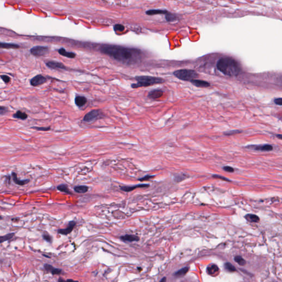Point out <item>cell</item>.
Here are the masks:
<instances>
[{
	"mask_svg": "<svg viewBox=\"0 0 282 282\" xmlns=\"http://www.w3.org/2000/svg\"><path fill=\"white\" fill-rule=\"evenodd\" d=\"M7 112H8V109L6 108H5V107L2 106L0 107V114H1V115H4L6 113H7Z\"/></svg>",
	"mask_w": 282,
	"mask_h": 282,
	"instance_id": "obj_37",
	"label": "cell"
},
{
	"mask_svg": "<svg viewBox=\"0 0 282 282\" xmlns=\"http://www.w3.org/2000/svg\"><path fill=\"white\" fill-rule=\"evenodd\" d=\"M43 239L45 240V241H46L47 242H52V237L50 235H49V234H44L43 235Z\"/></svg>",
	"mask_w": 282,
	"mask_h": 282,
	"instance_id": "obj_34",
	"label": "cell"
},
{
	"mask_svg": "<svg viewBox=\"0 0 282 282\" xmlns=\"http://www.w3.org/2000/svg\"><path fill=\"white\" fill-rule=\"evenodd\" d=\"M189 267H184V268L181 269L180 270H179V271H177L175 273V275L179 277V276H182L185 275L187 273V272L189 271Z\"/></svg>",
	"mask_w": 282,
	"mask_h": 282,
	"instance_id": "obj_28",
	"label": "cell"
},
{
	"mask_svg": "<svg viewBox=\"0 0 282 282\" xmlns=\"http://www.w3.org/2000/svg\"><path fill=\"white\" fill-rule=\"evenodd\" d=\"M58 53L62 56H65V57H67L68 58H73L76 57V54L75 53L72 52H68L66 51L64 48H61L58 50Z\"/></svg>",
	"mask_w": 282,
	"mask_h": 282,
	"instance_id": "obj_19",
	"label": "cell"
},
{
	"mask_svg": "<svg viewBox=\"0 0 282 282\" xmlns=\"http://www.w3.org/2000/svg\"><path fill=\"white\" fill-rule=\"evenodd\" d=\"M100 51L118 62L126 65L137 63L141 58V50L115 45H103Z\"/></svg>",
	"mask_w": 282,
	"mask_h": 282,
	"instance_id": "obj_1",
	"label": "cell"
},
{
	"mask_svg": "<svg viewBox=\"0 0 282 282\" xmlns=\"http://www.w3.org/2000/svg\"><path fill=\"white\" fill-rule=\"evenodd\" d=\"M169 13V12L166 10H149L145 12V14L148 16L158 15V14H165V16Z\"/></svg>",
	"mask_w": 282,
	"mask_h": 282,
	"instance_id": "obj_13",
	"label": "cell"
},
{
	"mask_svg": "<svg viewBox=\"0 0 282 282\" xmlns=\"http://www.w3.org/2000/svg\"><path fill=\"white\" fill-rule=\"evenodd\" d=\"M163 95V91L160 89H155L150 91L148 94V97L150 99H156L162 97Z\"/></svg>",
	"mask_w": 282,
	"mask_h": 282,
	"instance_id": "obj_12",
	"label": "cell"
},
{
	"mask_svg": "<svg viewBox=\"0 0 282 282\" xmlns=\"http://www.w3.org/2000/svg\"><path fill=\"white\" fill-rule=\"evenodd\" d=\"M121 239L124 241L133 242L138 241L139 237L134 235H128V234H127V235L121 236Z\"/></svg>",
	"mask_w": 282,
	"mask_h": 282,
	"instance_id": "obj_20",
	"label": "cell"
},
{
	"mask_svg": "<svg viewBox=\"0 0 282 282\" xmlns=\"http://www.w3.org/2000/svg\"><path fill=\"white\" fill-rule=\"evenodd\" d=\"M89 190V187L85 185H80V186H76L74 187V190L78 194H84L86 193Z\"/></svg>",
	"mask_w": 282,
	"mask_h": 282,
	"instance_id": "obj_23",
	"label": "cell"
},
{
	"mask_svg": "<svg viewBox=\"0 0 282 282\" xmlns=\"http://www.w3.org/2000/svg\"><path fill=\"white\" fill-rule=\"evenodd\" d=\"M213 177L214 178H215V179H221V180H222L226 181H230V180L228 179V178L225 177H224V176H222L218 175H213Z\"/></svg>",
	"mask_w": 282,
	"mask_h": 282,
	"instance_id": "obj_36",
	"label": "cell"
},
{
	"mask_svg": "<svg viewBox=\"0 0 282 282\" xmlns=\"http://www.w3.org/2000/svg\"><path fill=\"white\" fill-rule=\"evenodd\" d=\"M166 281H167V278H166V277H164L160 281V282H166Z\"/></svg>",
	"mask_w": 282,
	"mask_h": 282,
	"instance_id": "obj_43",
	"label": "cell"
},
{
	"mask_svg": "<svg viewBox=\"0 0 282 282\" xmlns=\"http://www.w3.org/2000/svg\"><path fill=\"white\" fill-rule=\"evenodd\" d=\"M218 70L224 75L228 76H235L240 72L238 63L231 57H222L216 63Z\"/></svg>",
	"mask_w": 282,
	"mask_h": 282,
	"instance_id": "obj_2",
	"label": "cell"
},
{
	"mask_svg": "<svg viewBox=\"0 0 282 282\" xmlns=\"http://www.w3.org/2000/svg\"><path fill=\"white\" fill-rule=\"evenodd\" d=\"M274 103L277 105H282V98H277L275 99Z\"/></svg>",
	"mask_w": 282,
	"mask_h": 282,
	"instance_id": "obj_40",
	"label": "cell"
},
{
	"mask_svg": "<svg viewBox=\"0 0 282 282\" xmlns=\"http://www.w3.org/2000/svg\"><path fill=\"white\" fill-rule=\"evenodd\" d=\"M149 186V185H148V184H138V185L130 186H122L121 187V190H122V191L125 192H130L137 188H144L148 187Z\"/></svg>",
	"mask_w": 282,
	"mask_h": 282,
	"instance_id": "obj_10",
	"label": "cell"
},
{
	"mask_svg": "<svg viewBox=\"0 0 282 282\" xmlns=\"http://www.w3.org/2000/svg\"><path fill=\"white\" fill-rule=\"evenodd\" d=\"M234 260L236 262L239 264L240 266H244L246 264L245 260L242 257L239 256H236L234 258Z\"/></svg>",
	"mask_w": 282,
	"mask_h": 282,
	"instance_id": "obj_29",
	"label": "cell"
},
{
	"mask_svg": "<svg viewBox=\"0 0 282 282\" xmlns=\"http://www.w3.org/2000/svg\"><path fill=\"white\" fill-rule=\"evenodd\" d=\"M224 267H225V268L227 270V271H229V272H235V271H236L235 267H234L232 265V264L229 263V262L225 263V265H224Z\"/></svg>",
	"mask_w": 282,
	"mask_h": 282,
	"instance_id": "obj_30",
	"label": "cell"
},
{
	"mask_svg": "<svg viewBox=\"0 0 282 282\" xmlns=\"http://www.w3.org/2000/svg\"><path fill=\"white\" fill-rule=\"evenodd\" d=\"M13 117L18 119L24 120L28 118V115L26 113L20 111H17L15 114L13 115Z\"/></svg>",
	"mask_w": 282,
	"mask_h": 282,
	"instance_id": "obj_24",
	"label": "cell"
},
{
	"mask_svg": "<svg viewBox=\"0 0 282 282\" xmlns=\"http://www.w3.org/2000/svg\"><path fill=\"white\" fill-rule=\"evenodd\" d=\"M1 78L3 80V81L6 83H8L10 82V77L7 75H1Z\"/></svg>",
	"mask_w": 282,
	"mask_h": 282,
	"instance_id": "obj_35",
	"label": "cell"
},
{
	"mask_svg": "<svg viewBox=\"0 0 282 282\" xmlns=\"http://www.w3.org/2000/svg\"><path fill=\"white\" fill-rule=\"evenodd\" d=\"M44 268H45L46 271L51 272L52 274H58L61 273V272H62L61 269L56 268L51 265H49V264H45L44 265Z\"/></svg>",
	"mask_w": 282,
	"mask_h": 282,
	"instance_id": "obj_18",
	"label": "cell"
},
{
	"mask_svg": "<svg viewBox=\"0 0 282 282\" xmlns=\"http://www.w3.org/2000/svg\"><path fill=\"white\" fill-rule=\"evenodd\" d=\"M207 271L209 275H215L218 273L219 268L216 265L212 264V265H210L207 267Z\"/></svg>",
	"mask_w": 282,
	"mask_h": 282,
	"instance_id": "obj_17",
	"label": "cell"
},
{
	"mask_svg": "<svg viewBox=\"0 0 282 282\" xmlns=\"http://www.w3.org/2000/svg\"><path fill=\"white\" fill-rule=\"evenodd\" d=\"M190 82L194 85L199 88H207L210 87V85L209 83L207 81H202V80L194 79L191 81Z\"/></svg>",
	"mask_w": 282,
	"mask_h": 282,
	"instance_id": "obj_11",
	"label": "cell"
},
{
	"mask_svg": "<svg viewBox=\"0 0 282 282\" xmlns=\"http://www.w3.org/2000/svg\"><path fill=\"white\" fill-rule=\"evenodd\" d=\"M47 79L45 77L41 75H38L34 77L33 78H32L30 80V84L34 87H37V86L43 84L46 82Z\"/></svg>",
	"mask_w": 282,
	"mask_h": 282,
	"instance_id": "obj_7",
	"label": "cell"
},
{
	"mask_svg": "<svg viewBox=\"0 0 282 282\" xmlns=\"http://www.w3.org/2000/svg\"><path fill=\"white\" fill-rule=\"evenodd\" d=\"M49 51V47L45 46H35L30 49V52L33 55L41 56L45 55Z\"/></svg>",
	"mask_w": 282,
	"mask_h": 282,
	"instance_id": "obj_5",
	"label": "cell"
},
{
	"mask_svg": "<svg viewBox=\"0 0 282 282\" xmlns=\"http://www.w3.org/2000/svg\"><path fill=\"white\" fill-rule=\"evenodd\" d=\"M76 224V223L75 222L71 221L69 222V224H68V227L66 228H65V229H58L57 232L58 234H60L61 235H68V234H69L70 233L72 232Z\"/></svg>",
	"mask_w": 282,
	"mask_h": 282,
	"instance_id": "obj_8",
	"label": "cell"
},
{
	"mask_svg": "<svg viewBox=\"0 0 282 282\" xmlns=\"http://www.w3.org/2000/svg\"><path fill=\"white\" fill-rule=\"evenodd\" d=\"M276 137H277L278 138L280 139H282V135L281 134H278V135H276Z\"/></svg>",
	"mask_w": 282,
	"mask_h": 282,
	"instance_id": "obj_42",
	"label": "cell"
},
{
	"mask_svg": "<svg viewBox=\"0 0 282 282\" xmlns=\"http://www.w3.org/2000/svg\"><path fill=\"white\" fill-rule=\"evenodd\" d=\"M241 133V131H240L239 130H232V131H230L225 132L224 135L226 136H231L233 135L238 134V133Z\"/></svg>",
	"mask_w": 282,
	"mask_h": 282,
	"instance_id": "obj_33",
	"label": "cell"
},
{
	"mask_svg": "<svg viewBox=\"0 0 282 282\" xmlns=\"http://www.w3.org/2000/svg\"><path fill=\"white\" fill-rule=\"evenodd\" d=\"M100 115V112L97 110H93L86 114L83 117V121L85 122L90 123L96 120Z\"/></svg>",
	"mask_w": 282,
	"mask_h": 282,
	"instance_id": "obj_6",
	"label": "cell"
},
{
	"mask_svg": "<svg viewBox=\"0 0 282 282\" xmlns=\"http://www.w3.org/2000/svg\"><path fill=\"white\" fill-rule=\"evenodd\" d=\"M135 78L137 82L131 85V87L133 88L146 87L156 84H161L165 82L162 78L148 76H137Z\"/></svg>",
	"mask_w": 282,
	"mask_h": 282,
	"instance_id": "obj_3",
	"label": "cell"
},
{
	"mask_svg": "<svg viewBox=\"0 0 282 282\" xmlns=\"http://www.w3.org/2000/svg\"><path fill=\"white\" fill-rule=\"evenodd\" d=\"M87 99L84 96H77L75 98L76 105L81 108L83 106L87 103Z\"/></svg>",
	"mask_w": 282,
	"mask_h": 282,
	"instance_id": "obj_16",
	"label": "cell"
},
{
	"mask_svg": "<svg viewBox=\"0 0 282 282\" xmlns=\"http://www.w3.org/2000/svg\"><path fill=\"white\" fill-rule=\"evenodd\" d=\"M251 148L260 151H271L273 150V147L270 144H264L259 145H251Z\"/></svg>",
	"mask_w": 282,
	"mask_h": 282,
	"instance_id": "obj_14",
	"label": "cell"
},
{
	"mask_svg": "<svg viewBox=\"0 0 282 282\" xmlns=\"http://www.w3.org/2000/svg\"><path fill=\"white\" fill-rule=\"evenodd\" d=\"M12 179L14 182L16 184H17V185L19 186L24 185L25 184H27L29 181H30V180H19L17 177V174L16 173H14V172H12Z\"/></svg>",
	"mask_w": 282,
	"mask_h": 282,
	"instance_id": "obj_15",
	"label": "cell"
},
{
	"mask_svg": "<svg viewBox=\"0 0 282 282\" xmlns=\"http://www.w3.org/2000/svg\"><path fill=\"white\" fill-rule=\"evenodd\" d=\"M57 189L60 191L66 193L67 194H69V195L72 194V193L70 191L69 187H68V186L66 185V184H61V185H58L57 187Z\"/></svg>",
	"mask_w": 282,
	"mask_h": 282,
	"instance_id": "obj_25",
	"label": "cell"
},
{
	"mask_svg": "<svg viewBox=\"0 0 282 282\" xmlns=\"http://www.w3.org/2000/svg\"><path fill=\"white\" fill-rule=\"evenodd\" d=\"M223 169L225 171L229 172V173H233L234 171V169L232 167H229V166H225V167H223Z\"/></svg>",
	"mask_w": 282,
	"mask_h": 282,
	"instance_id": "obj_38",
	"label": "cell"
},
{
	"mask_svg": "<svg viewBox=\"0 0 282 282\" xmlns=\"http://www.w3.org/2000/svg\"><path fill=\"white\" fill-rule=\"evenodd\" d=\"M173 75L176 78L182 81H190L199 77V75L194 70L189 69H181L174 71Z\"/></svg>",
	"mask_w": 282,
	"mask_h": 282,
	"instance_id": "obj_4",
	"label": "cell"
},
{
	"mask_svg": "<svg viewBox=\"0 0 282 282\" xmlns=\"http://www.w3.org/2000/svg\"><path fill=\"white\" fill-rule=\"evenodd\" d=\"M32 129L36 130L37 131H48L50 130L51 128H50V127H32Z\"/></svg>",
	"mask_w": 282,
	"mask_h": 282,
	"instance_id": "obj_32",
	"label": "cell"
},
{
	"mask_svg": "<svg viewBox=\"0 0 282 282\" xmlns=\"http://www.w3.org/2000/svg\"><path fill=\"white\" fill-rule=\"evenodd\" d=\"M43 256H45V257H47V258H49V257H49V256H47L46 255H43Z\"/></svg>",
	"mask_w": 282,
	"mask_h": 282,
	"instance_id": "obj_44",
	"label": "cell"
},
{
	"mask_svg": "<svg viewBox=\"0 0 282 282\" xmlns=\"http://www.w3.org/2000/svg\"><path fill=\"white\" fill-rule=\"evenodd\" d=\"M245 217L248 222L251 223H259L260 221L259 216L253 214H248Z\"/></svg>",
	"mask_w": 282,
	"mask_h": 282,
	"instance_id": "obj_22",
	"label": "cell"
},
{
	"mask_svg": "<svg viewBox=\"0 0 282 282\" xmlns=\"http://www.w3.org/2000/svg\"><path fill=\"white\" fill-rule=\"evenodd\" d=\"M114 29L115 32H123L124 30V26L120 24H117L114 26Z\"/></svg>",
	"mask_w": 282,
	"mask_h": 282,
	"instance_id": "obj_31",
	"label": "cell"
},
{
	"mask_svg": "<svg viewBox=\"0 0 282 282\" xmlns=\"http://www.w3.org/2000/svg\"><path fill=\"white\" fill-rule=\"evenodd\" d=\"M153 177H154V176L153 175H147L144 176V177L141 178L140 179H139V181H145V180H149L150 179H152Z\"/></svg>",
	"mask_w": 282,
	"mask_h": 282,
	"instance_id": "obj_39",
	"label": "cell"
},
{
	"mask_svg": "<svg viewBox=\"0 0 282 282\" xmlns=\"http://www.w3.org/2000/svg\"><path fill=\"white\" fill-rule=\"evenodd\" d=\"M165 19L168 22H174L178 19V17L175 15L171 13H168L165 16Z\"/></svg>",
	"mask_w": 282,
	"mask_h": 282,
	"instance_id": "obj_26",
	"label": "cell"
},
{
	"mask_svg": "<svg viewBox=\"0 0 282 282\" xmlns=\"http://www.w3.org/2000/svg\"><path fill=\"white\" fill-rule=\"evenodd\" d=\"M14 235V233H12L7 234H6V235H5L4 236H1V237H0V242L2 243V242H4V241H7V240L11 239L13 237Z\"/></svg>",
	"mask_w": 282,
	"mask_h": 282,
	"instance_id": "obj_27",
	"label": "cell"
},
{
	"mask_svg": "<svg viewBox=\"0 0 282 282\" xmlns=\"http://www.w3.org/2000/svg\"><path fill=\"white\" fill-rule=\"evenodd\" d=\"M0 47L1 49H18L20 47V46L17 44L6 43H0Z\"/></svg>",
	"mask_w": 282,
	"mask_h": 282,
	"instance_id": "obj_21",
	"label": "cell"
},
{
	"mask_svg": "<svg viewBox=\"0 0 282 282\" xmlns=\"http://www.w3.org/2000/svg\"><path fill=\"white\" fill-rule=\"evenodd\" d=\"M58 281V282H78V281H75L72 279H67L66 280H65L64 279H62V278H59Z\"/></svg>",
	"mask_w": 282,
	"mask_h": 282,
	"instance_id": "obj_41",
	"label": "cell"
},
{
	"mask_svg": "<svg viewBox=\"0 0 282 282\" xmlns=\"http://www.w3.org/2000/svg\"><path fill=\"white\" fill-rule=\"evenodd\" d=\"M46 65L47 67L53 70H66V69L63 64L58 62L49 61L46 62Z\"/></svg>",
	"mask_w": 282,
	"mask_h": 282,
	"instance_id": "obj_9",
	"label": "cell"
}]
</instances>
